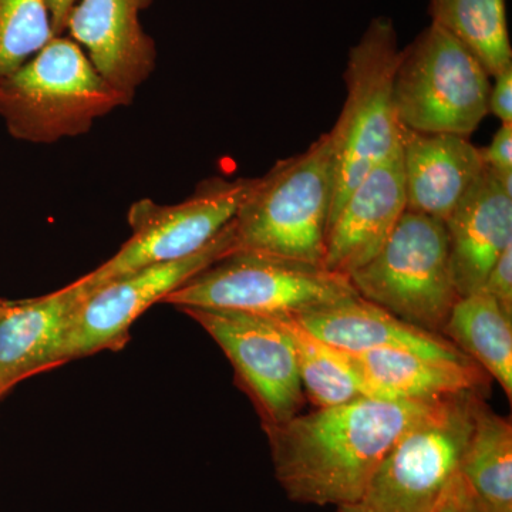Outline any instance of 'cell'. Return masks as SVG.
I'll list each match as a JSON object with an SVG mask.
<instances>
[{
	"label": "cell",
	"instance_id": "21",
	"mask_svg": "<svg viewBox=\"0 0 512 512\" xmlns=\"http://www.w3.org/2000/svg\"><path fill=\"white\" fill-rule=\"evenodd\" d=\"M431 23L476 57L488 76L512 66L505 0H429Z\"/></svg>",
	"mask_w": 512,
	"mask_h": 512
},
{
	"label": "cell",
	"instance_id": "15",
	"mask_svg": "<svg viewBox=\"0 0 512 512\" xmlns=\"http://www.w3.org/2000/svg\"><path fill=\"white\" fill-rule=\"evenodd\" d=\"M400 158L407 211L446 221L484 171L481 148L456 134L402 126Z\"/></svg>",
	"mask_w": 512,
	"mask_h": 512
},
{
	"label": "cell",
	"instance_id": "5",
	"mask_svg": "<svg viewBox=\"0 0 512 512\" xmlns=\"http://www.w3.org/2000/svg\"><path fill=\"white\" fill-rule=\"evenodd\" d=\"M360 296L348 276L325 266L237 249L165 296L174 308L299 316Z\"/></svg>",
	"mask_w": 512,
	"mask_h": 512
},
{
	"label": "cell",
	"instance_id": "3",
	"mask_svg": "<svg viewBox=\"0 0 512 512\" xmlns=\"http://www.w3.org/2000/svg\"><path fill=\"white\" fill-rule=\"evenodd\" d=\"M400 57L393 20L384 16L373 19L349 50L346 100L329 131L335 183L328 228L360 180L399 153L402 124L394 104V77Z\"/></svg>",
	"mask_w": 512,
	"mask_h": 512
},
{
	"label": "cell",
	"instance_id": "23",
	"mask_svg": "<svg viewBox=\"0 0 512 512\" xmlns=\"http://www.w3.org/2000/svg\"><path fill=\"white\" fill-rule=\"evenodd\" d=\"M53 37L46 0H0V77L28 62Z\"/></svg>",
	"mask_w": 512,
	"mask_h": 512
},
{
	"label": "cell",
	"instance_id": "1",
	"mask_svg": "<svg viewBox=\"0 0 512 512\" xmlns=\"http://www.w3.org/2000/svg\"><path fill=\"white\" fill-rule=\"evenodd\" d=\"M436 402L360 397L266 427L276 480L295 503L356 504L390 448Z\"/></svg>",
	"mask_w": 512,
	"mask_h": 512
},
{
	"label": "cell",
	"instance_id": "10",
	"mask_svg": "<svg viewBox=\"0 0 512 512\" xmlns=\"http://www.w3.org/2000/svg\"><path fill=\"white\" fill-rule=\"evenodd\" d=\"M178 311L195 320L224 350L264 429L285 423L302 412L306 396L295 348L281 320L191 306Z\"/></svg>",
	"mask_w": 512,
	"mask_h": 512
},
{
	"label": "cell",
	"instance_id": "25",
	"mask_svg": "<svg viewBox=\"0 0 512 512\" xmlns=\"http://www.w3.org/2000/svg\"><path fill=\"white\" fill-rule=\"evenodd\" d=\"M480 291L490 295L512 318V247L495 262Z\"/></svg>",
	"mask_w": 512,
	"mask_h": 512
},
{
	"label": "cell",
	"instance_id": "9",
	"mask_svg": "<svg viewBox=\"0 0 512 512\" xmlns=\"http://www.w3.org/2000/svg\"><path fill=\"white\" fill-rule=\"evenodd\" d=\"M254 181L215 177L202 181L191 197L178 204L134 202L127 215L131 237L103 265L77 279V285L87 296L120 276L201 251L234 221Z\"/></svg>",
	"mask_w": 512,
	"mask_h": 512
},
{
	"label": "cell",
	"instance_id": "19",
	"mask_svg": "<svg viewBox=\"0 0 512 512\" xmlns=\"http://www.w3.org/2000/svg\"><path fill=\"white\" fill-rule=\"evenodd\" d=\"M443 336L512 397V318L483 291L458 299Z\"/></svg>",
	"mask_w": 512,
	"mask_h": 512
},
{
	"label": "cell",
	"instance_id": "4",
	"mask_svg": "<svg viewBox=\"0 0 512 512\" xmlns=\"http://www.w3.org/2000/svg\"><path fill=\"white\" fill-rule=\"evenodd\" d=\"M333 183L332 138L326 133L255 178L234 218L238 249L322 265Z\"/></svg>",
	"mask_w": 512,
	"mask_h": 512
},
{
	"label": "cell",
	"instance_id": "12",
	"mask_svg": "<svg viewBox=\"0 0 512 512\" xmlns=\"http://www.w3.org/2000/svg\"><path fill=\"white\" fill-rule=\"evenodd\" d=\"M151 3L153 0H79L67 22L69 37L82 46L101 76L128 103L156 69V43L140 19Z\"/></svg>",
	"mask_w": 512,
	"mask_h": 512
},
{
	"label": "cell",
	"instance_id": "29",
	"mask_svg": "<svg viewBox=\"0 0 512 512\" xmlns=\"http://www.w3.org/2000/svg\"><path fill=\"white\" fill-rule=\"evenodd\" d=\"M8 392H9V389H6L5 386H2V384H0V399H2V397L5 396V394Z\"/></svg>",
	"mask_w": 512,
	"mask_h": 512
},
{
	"label": "cell",
	"instance_id": "8",
	"mask_svg": "<svg viewBox=\"0 0 512 512\" xmlns=\"http://www.w3.org/2000/svg\"><path fill=\"white\" fill-rule=\"evenodd\" d=\"M476 394L439 400L384 456L356 504L340 512H431L460 471Z\"/></svg>",
	"mask_w": 512,
	"mask_h": 512
},
{
	"label": "cell",
	"instance_id": "6",
	"mask_svg": "<svg viewBox=\"0 0 512 512\" xmlns=\"http://www.w3.org/2000/svg\"><path fill=\"white\" fill-rule=\"evenodd\" d=\"M490 76L450 33L430 23L402 50L394 104L402 126L470 137L490 114Z\"/></svg>",
	"mask_w": 512,
	"mask_h": 512
},
{
	"label": "cell",
	"instance_id": "28",
	"mask_svg": "<svg viewBox=\"0 0 512 512\" xmlns=\"http://www.w3.org/2000/svg\"><path fill=\"white\" fill-rule=\"evenodd\" d=\"M46 2L52 18L53 33L55 36H63V33H66L70 15L79 0H46Z\"/></svg>",
	"mask_w": 512,
	"mask_h": 512
},
{
	"label": "cell",
	"instance_id": "11",
	"mask_svg": "<svg viewBox=\"0 0 512 512\" xmlns=\"http://www.w3.org/2000/svg\"><path fill=\"white\" fill-rule=\"evenodd\" d=\"M237 249L232 221L207 247L187 258L147 266L94 289L74 313L67 360L103 350L119 352L130 340L131 326L148 308Z\"/></svg>",
	"mask_w": 512,
	"mask_h": 512
},
{
	"label": "cell",
	"instance_id": "7",
	"mask_svg": "<svg viewBox=\"0 0 512 512\" xmlns=\"http://www.w3.org/2000/svg\"><path fill=\"white\" fill-rule=\"evenodd\" d=\"M349 278L366 301L440 335L460 299L444 222L412 211L404 212L382 251Z\"/></svg>",
	"mask_w": 512,
	"mask_h": 512
},
{
	"label": "cell",
	"instance_id": "16",
	"mask_svg": "<svg viewBox=\"0 0 512 512\" xmlns=\"http://www.w3.org/2000/svg\"><path fill=\"white\" fill-rule=\"evenodd\" d=\"M444 227L451 275L463 298L483 288L495 262L512 247V195L484 167Z\"/></svg>",
	"mask_w": 512,
	"mask_h": 512
},
{
	"label": "cell",
	"instance_id": "2",
	"mask_svg": "<svg viewBox=\"0 0 512 512\" xmlns=\"http://www.w3.org/2000/svg\"><path fill=\"white\" fill-rule=\"evenodd\" d=\"M128 104L72 37H53L0 77V119L10 136L26 143L84 136L97 120Z\"/></svg>",
	"mask_w": 512,
	"mask_h": 512
},
{
	"label": "cell",
	"instance_id": "14",
	"mask_svg": "<svg viewBox=\"0 0 512 512\" xmlns=\"http://www.w3.org/2000/svg\"><path fill=\"white\" fill-rule=\"evenodd\" d=\"M86 293L74 281L59 291L25 301L0 299V384L12 389L22 380L62 366L74 313Z\"/></svg>",
	"mask_w": 512,
	"mask_h": 512
},
{
	"label": "cell",
	"instance_id": "24",
	"mask_svg": "<svg viewBox=\"0 0 512 512\" xmlns=\"http://www.w3.org/2000/svg\"><path fill=\"white\" fill-rule=\"evenodd\" d=\"M431 512H495L458 471Z\"/></svg>",
	"mask_w": 512,
	"mask_h": 512
},
{
	"label": "cell",
	"instance_id": "27",
	"mask_svg": "<svg viewBox=\"0 0 512 512\" xmlns=\"http://www.w3.org/2000/svg\"><path fill=\"white\" fill-rule=\"evenodd\" d=\"M495 77L491 86L490 113L503 124H512V66Z\"/></svg>",
	"mask_w": 512,
	"mask_h": 512
},
{
	"label": "cell",
	"instance_id": "13",
	"mask_svg": "<svg viewBox=\"0 0 512 512\" xmlns=\"http://www.w3.org/2000/svg\"><path fill=\"white\" fill-rule=\"evenodd\" d=\"M406 211L399 150L373 167L350 192L329 225L322 265L349 278L382 251Z\"/></svg>",
	"mask_w": 512,
	"mask_h": 512
},
{
	"label": "cell",
	"instance_id": "17",
	"mask_svg": "<svg viewBox=\"0 0 512 512\" xmlns=\"http://www.w3.org/2000/svg\"><path fill=\"white\" fill-rule=\"evenodd\" d=\"M333 349L366 397L436 402L488 389L487 373L474 362L431 359L406 350L349 353Z\"/></svg>",
	"mask_w": 512,
	"mask_h": 512
},
{
	"label": "cell",
	"instance_id": "22",
	"mask_svg": "<svg viewBox=\"0 0 512 512\" xmlns=\"http://www.w3.org/2000/svg\"><path fill=\"white\" fill-rule=\"evenodd\" d=\"M295 348L306 399L316 407L339 406L366 397L332 346L313 336L293 316L278 318Z\"/></svg>",
	"mask_w": 512,
	"mask_h": 512
},
{
	"label": "cell",
	"instance_id": "20",
	"mask_svg": "<svg viewBox=\"0 0 512 512\" xmlns=\"http://www.w3.org/2000/svg\"><path fill=\"white\" fill-rule=\"evenodd\" d=\"M460 473L495 512H512V424L476 394Z\"/></svg>",
	"mask_w": 512,
	"mask_h": 512
},
{
	"label": "cell",
	"instance_id": "30",
	"mask_svg": "<svg viewBox=\"0 0 512 512\" xmlns=\"http://www.w3.org/2000/svg\"><path fill=\"white\" fill-rule=\"evenodd\" d=\"M338 512H340V511H338Z\"/></svg>",
	"mask_w": 512,
	"mask_h": 512
},
{
	"label": "cell",
	"instance_id": "26",
	"mask_svg": "<svg viewBox=\"0 0 512 512\" xmlns=\"http://www.w3.org/2000/svg\"><path fill=\"white\" fill-rule=\"evenodd\" d=\"M484 165L494 173H512V124H503L487 147L481 148Z\"/></svg>",
	"mask_w": 512,
	"mask_h": 512
},
{
	"label": "cell",
	"instance_id": "18",
	"mask_svg": "<svg viewBox=\"0 0 512 512\" xmlns=\"http://www.w3.org/2000/svg\"><path fill=\"white\" fill-rule=\"evenodd\" d=\"M293 318L326 345L349 353L393 349L448 362H473L446 336L404 322L362 296Z\"/></svg>",
	"mask_w": 512,
	"mask_h": 512
}]
</instances>
